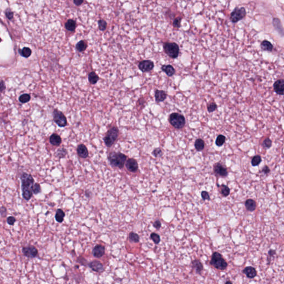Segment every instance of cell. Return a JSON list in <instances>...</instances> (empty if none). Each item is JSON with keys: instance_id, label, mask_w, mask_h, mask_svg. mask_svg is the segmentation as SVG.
I'll list each match as a JSON object with an SVG mask.
<instances>
[{"instance_id": "31", "label": "cell", "mask_w": 284, "mask_h": 284, "mask_svg": "<svg viewBox=\"0 0 284 284\" xmlns=\"http://www.w3.org/2000/svg\"><path fill=\"white\" fill-rule=\"evenodd\" d=\"M205 147V143L204 140L201 139H198L195 142V147L198 151H202Z\"/></svg>"}, {"instance_id": "21", "label": "cell", "mask_w": 284, "mask_h": 284, "mask_svg": "<svg viewBox=\"0 0 284 284\" xmlns=\"http://www.w3.org/2000/svg\"><path fill=\"white\" fill-rule=\"evenodd\" d=\"M161 69L169 77L173 76L175 73L174 68L171 65H163Z\"/></svg>"}, {"instance_id": "46", "label": "cell", "mask_w": 284, "mask_h": 284, "mask_svg": "<svg viewBox=\"0 0 284 284\" xmlns=\"http://www.w3.org/2000/svg\"><path fill=\"white\" fill-rule=\"evenodd\" d=\"M77 262H79L80 264H81V265H87V261L84 259V258H83L82 256H80L78 258H77Z\"/></svg>"}, {"instance_id": "15", "label": "cell", "mask_w": 284, "mask_h": 284, "mask_svg": "<svg viewBox=\"0 0 284 284\" xmlns=\"http://www.w3.org/2000/svg\"><path fill=\"white\" fill-rule=\"evenodd\" d=\"M125 167L128 171L132 173L136 172L138 169V165L136 160L132 158L129 159L125 163Z\"/></svg>"}, {"instance_id": "12", "label": "cell", "mask_w": 284, "mask_h": 284, "mask_svg": "<svg viewBox=\"0 0 284 284\" xmlns=\"http://www.w3.org/2000/svg\"><path fill=\"white\" fill-rule=\"evenodd\" d=\"M214 171L216 175L222 177H225L227 175V169L220 163H216L214 165Z\"/></svg>"}, {"instance_id": "13", "label": "cell", "mask_w": 284, "mask_h": 284, "mask_svg": "<svg viewBox=\"0 0 284 284\" xmlns=\"http://www.w3.org/2000/svg\"><path fill=\"white\" fill-rule=\"evenodd\" d=\"M274 89L278 95H284V79L277 81L274 84Z\"/></svg>"}, {"instance_id": "45", "label": "cell", "mask_w": 284, "mask_h": 284, "mask_svg": "<svg viewBox=\"0 0 284 284\" xmlns=\"http://www.w3.org/2000/svg\"><path fill=\"white\" fill-rule=\"evenodd\" d=\"M5 14H6V16L7 17L8 19H13V13L10 10V9H7L6 12H5Z\"/></svg>"}, {"instance_id": "49", "label": "cell", "mask_w": 284, "mask_h": 284, "mask_svg": "<svg viewBox=\"0 0 284 284\" xmlns=\"http://www.w3.org/2000/svg\"><path fill=\"white\" fill-rule=\"evenodd\" d=\"M1 215L2 217L6 216L7 215V209L4 206H2L1 208Z\"/></svg>"}, {"instance_id": "52", "label": "cell", "mask_w": 284, "mask_h": 284, "mask_svg": "<svg viewBox=\"0 0 284 284\" xmlns=\"http://www.w3.org/2000/svg\"><path fill=\"white\" fill-rule=\"evenodd\" d=\"M83 2V1H78V0H76V1H73V3L75 4L76 6H78L81 5Z\"/></svg>"}, {"instance_id": "14", "label": "cell", "mask_w": 284, "mask_h": 284, "mask_svg": "<svg viewBox=\"0 0 284 284\" xmlns=\"http://www.w3.org/2000/svg\"><path fill=\"white\" fill-rule=\"evenodd\" d=\"M93 255L96 258H101L105 254V247L102 245H97L92 250Z\"/></svg>"}, {"instance_id": "22", "label": "cell", "mask_w": 284, "mask_h": 284, "mask_svg": "<svg viewBox=\"0 0 284 284\" xmlns=\"http://www.w3.org/2000/svg\"><path fill=\"white\" fill-rule=\"evenodd\" d=\"M273 24H274V26L275 27V28L279 32V34L282 36H284V30L283 27L282 26L280 21L278 19L275 18L273 20Z\"/></svg>"}, {"instance_id": "17", "label": "cell", "mask_w": 284, "mask_h": 284, "mask_svg": "<svg viewBox=\"0 0 284 284\" xmlns=\"http://www.w3.org/2000/svg\"><path fill=\"white\" fill-rule=\"evenodd\" d=\"M167 97V93L163 90L157 89L155 91V101L159 103L164 101Z\"/></svg>"}, {"instance_id": "7", "label": "cell", "mask_w": 284, "mask_h": 284, "mask_svg": "<svg viewBox=\"0 0 284 284\" xmlns=\"http://www.w3.org/2000/svg\"><path fill=\"white\" fill-rule=\"evenodd\" d=\"M53 120L60 127H65L67 124V118L64 114L58 110L53 111Z\"/></svg>"}, {"instance_id": "34", "label": "cell", "mask_w": 284, "mask_h": 284, "mask_svg": "<svg viewBox=\"0 0 284 284\" xmlns=\"http://www.w3.org/2000/svg\"><path fill=\"white\" fill-rule=\"evenodd\" d=\"M67 154V151L65 148H60L56 153V155L59 158H62L65 157Z\"/></svg>"}, {"instance_id": "29", "label": "cell", "mask_w": 284, "mask_h": 284, "mask_svg": "<svg viewBox=\"0 0 284 284\" xmlns=\"http://www.w3.org/2000/svg\"><path fill=\"white\" fill-rule=\"evenodd\" d=\"M129 240L131 242L138 243L140 241V237L136 233L134 232H130L129 234Z\"/></svg>"}, {"instance_id": "20", "label": "cell", "mask_w": 284, "mask_h": 284, "mask_svg": "<svg viewBox=\"0 0 284 284\" xmlns=\"http://www.w3.org/2000/svg\"><path fill=\"white\" fill-rule=\"evenodd\" d=\"M49 142L51 144L54 146H59L62 143L61 136L56 133L52 134L49 138Z\"/></svg>"}, {"instance_id": "10", "label": "cell", "mask_w": 284, "mask_h": 284, "mask_svg": "<svg viewBox=\"0 0 284 284\" xmlns=\"http://www.w3.org/2000/svg\"><path fill=\"white\" fill-rule=\"evenodd\" d=\"M154 67V63L151 60H144L140 62L138 64V68L142 72L151 71Z\"/></svg>"}, {"instance_id": "40", "label": "cell", "mask_w": 284, "mask_h": 284, "mask_svg": "<svg viewBox=\"0 0 284 284\" xmlns=\"http://www.w3.org/2000/svg\"><path fill=\"white\" fill-rule=\"evenodd\" d=\"M182 19V18L180 17H177L176 19H175L174 21H173V26L175 28H180L181 26Z\"/></svg>"}, {"instance_id": "11", "label": "cell", "mask_w": 284, "mask_h": 284, "mask_svg": "<svg viewBox=\"0 0 284 284\" xmlns=\"http://www.w3.org/2000/svg\"><path fill=\"white\" fill-rule=\"evenodd\" d=\"M88 266L93 271L97 273H102L104 271V266L98 260H93L88 263Z\"/></svg>"}, {"instance_id": "44", "label": "cell", "mask_w": 284, "mask_h": 284, "mask_svg": "<svg viewBox=\"0 0 284 284\" xmlns=\"http://www.w3.org/2000/svg\"><path fill=\"white\" fill-rule=\"evenodd\" d=\"M7 222L10 225H13L16 222V219L13 216H9L7 219Z\"/></svg>"}, {"instance_id": "9", "label": "cell", "mask_w": 284, "mask_h": 284, "mask_svg": "<svg viewBox=\"0 0 284 284\" xmlns=\"http://www.w3.org/2000/svg\"><path fill=\"white\" fill-rule=\"evenodd\" d=\"M22 251L25 256L31 259L36 258L38 255V250L37 248L32 245L23 247Z\"/></svg>"}, {"instance_id": "8", "label": "cell", "mask_w": 284, "mask_h": 284, "mask_svg": "<svg viewBox=\"0 0 284 284\" xmlns=\"http://www.w3.org/2000/svg\"><path fill=\"white\" fill-rule=\"evenodd\" d=\"M20 178L22 182V189L32 190L34 184V179L32 176L26 173H23Z\"/></svg>"}, {"instance_id": "54", "label": "cell", "mask_w": 284, "mask_h": 284, "mask_svg": "<svg viewBox=\"0 0 284 284\" xmlns=\"http://www.w3.org/2000/svg\"><path fill=\"white\" fill-rule=\"evenodd\" d=\"M225 284H233V283H232V282H231L230 281H227V282L225 283Z\"/></svg>"}, {"instance_id": "1", "label": "cell", "mask_w": 284, "mask_h": 284, "mask_svg": "<svg viewBox=\"0 0 284 284\" xmlns=\"http://www.w3.org/2000/svg\"><path fill=\"white\" fill-rule=\"evenodd\" d=\"M127 156L120 152H111L108 155L110 165L113 167L122 169L124 167Z\"/></svg>"}, {"instance_id": "24", "label": "cell", "mask_w": 284, "mask_h": 284, "mask_svg": "<svg viewBox=\"0 0 284 284\" xmlns=\"http://www.w3.org/2000/svg\"><path fill=\"white\" fill-rule=\"evenodd\" d=\"M245 206L248 211L253 212L256 209V205L255 201L252 199H248L245 202Z\"/></svg>"}, {"instance_id": "3", "label": "cell", "mask_w": 284, "mask_h": 284, "mask_svg": "<svg viewBox=\"0 0 284 284\" xmlns=\"http://www.w3.org/2000/svg\"><path fill=\"white\" fill-rule=\"evenodd\" d=\"M165 53L173 59L177 58L179 53V47L175 42H165L163 44Z\"/></svg>"}, {"instance_id": "51", "label": "cell", "mask_w": 284, "mask_h": 284, "mask_svg": "<svg viewBox=\"0 0 284 284\" xmlns=\"http://www.w3.org/2000/svg\"><path fill=\"white\" fill-rule=\"evenodd\" d=\"M270 170L269 167H268V166H265V167L263 168V169H262V171L263 173H265V174L268 173L270 172Z\"/></svg>"}, {"instance_id": "38", "label": "cell", "mask_w": 284, "mask_h": 284, "mask_svg": "<svg viewBox=\"0 0 284 284\" xmlns=\"http://www.w3.org/2000/svg\"><path fill=\"white\" fill-rule=\"evenodd\" d=\"M32 190L34 194H38L41 192V186L38 183H36L32 186Z\"/></svg>"}, {"instance_id": "30", "label": "cell", "mask_w": 284, "mask_h": 284, "mask_svg": "<svg viewBox=\"0 0 284 284\" xmlns=\"http://www.w3.org/2000/svg\"><path fill=\"white\" fill-rule=\"evenodd\" d=\"M87 45L86 42H84V41H81L76 45V49L79 52H83L87 49Z\"/></svg>"}, {"instance_id": "23", "label": "cell", "mask_w": 284, "mask_h": 284, "mask_svg": "<svg viewBox=\"0 0 284 284\" xmlns=\"http://www.w3.org/2000/svg\"><path fill=\"white\" fill-rule=\"evenodd\" d=\"M65 28L66 30L73 32L75 30L76 27V21L73 19H68V21L65 23Z\"/></svg>"}, {"instance_id": "2", "label": "cell", "mask_w": 284, "mask_h": 284, "mask_svg": "<svg viewBox=\"0 0 284 284\" xmlns=\"http://www.w3.org/2000/svg\"><path fill=\"white\" fill-rule=\"evenodd\" d=\"M210 264L215 269L223 271L227 268V262L224 259L222 255L219 252H214L212 255Z\"/></svg>"}, {"instance_id": "6", "label": "cell", "mask_w": 284, "mask_h": 284, "mask_svg": "<svg viewBox=\"0 0 284 284\" xmlns=\"http://www.w3.org/2000/svg\"><path fill=\"white\" fill-rule=\"evenodd\" d=\"M246 13L245 8H235L230 14V20L233 23L238 22L245 17Z\"/></svg>"}, {"instance_id": "50", "label": "cell", "mask_w": 284, "mask_h": 284, "mask_svg": "<svg viewBox=\"0 0 284 284\" xmlns=\"http://www.w3.org/2000/svg\"><path fill=\"white\" fill-rule=\"evenodd\" d=\"M275 254H276V251L275 250L271 249V250H269V252H268L269 256H268V258H272Z\"/></svg>"}, {"instance_id": "28", "label": "cell", "mask_w": 284, "mask_h": 284, "mask_svg": "<svg viewBox=\"0 0 284 284\" xmlns=\"http://www.w3.org/2000/svg\"><path fill=\"white\" fill-rule=\"evenodd\" d=\"M19 54L25 58L30 57L32 53V51L29 47H24L22 49L19 50Z\"/></svg>"}, {"instance_id": "53", "label": "cell", "mask_w": 284, "mask_h": 284, "mask_svg": "<svg viewBox=\"0 0 284 284\" xmlns=\"http://www.w3.org/2000/svg\"><path fill=\"white\" fill-rule=\"evenodd\" d=\"M5 88H6L5 87V85H4V83L3 81H1V92H2V91H4V89H5Z\"/></svg>"}, {"instance_id": "43", "label": "cell", "mask_w": 284, "mask_h": 284, "mask_svg": "<svg viewBox=\"0 0 284 284\" xmlns=\"http://www.w3.org/2000/svg\"><path fill=\"white\" fill-rule=\"evenodd\" d=\"M153 154L154 155L155 157H161L162 155V152L160 150V148H156L153 152Z\"/></svg>"}, {"instance_id": "33", "label": "cell", "mask_w": 284, "mask_h": 284, "mask_svg": "<svg viewBox=\"0 0 284 284\" xmlns=\"http://www.w3.org/2000/svg\"><path fill=\"white\" fill-rule=\"evenodd\" d=\"M220 190H221V193L224 197H227L230 194V189L227 186H225V185L220 186Z\"/></svg>"}, {"instance_id": "18", "label": "cell", "mask_w": 284, "mask_h": 284, "mask_svg": "<svg viewBox=\"0 0 284 284\" xmlns=\"http://www.w3.org/2000/svg\"><path fill=\"white\" fill-rule=\"evenodd\" d=\"M192 268L193 269L195 270V273L201 275V274L202 271L203 270L204 267L203 264L201 262V261L198 259H195L192 262Z\"/></svg>"}, {"instance_id": "32", "label": "cell", "mask_w": 284, "mask_h": 284, "mask_svg": "<svg viewBox=\"0 0 284 284\" xmlns=\"http://www.w3.org/2000/svg\"><path fill=\"white\" fill-rule=\"evenodd\" d=\"M31 99L30 95L28 94H23V95H20L19 97V102L22 103H26L27 102H28Z\"/></svg>"}, {"instance_id": "42", "label": "cell", "mask_w": 284, "mask_h": 284, "mask_svg": "<svg viewBox=\"0 0 284 284\" xmlns=\"http://www.w3.org/2000/svg\"><path fill=\"white\" fill-rule=\"evenodd\" d=\"M271 144H272L271 140H270L269 138H266V139H265L264 141L263 142L262 145H263L265 148H269L271 147Z\"/></svg>"}, {"instance_id": "25", "label": "cell", "mask_w": 284, "mask_h": 284, "mask_svg": "<svg viewBox=\"0 0 284 284\" xmlns=\"http://www.w3.org/2000/svg\"><path fill=\"white\" fill-rule=\"evenodd\" d=\"M261 48L264 51H271L274 48V46L271 42L267 40H264L261 43Z\"/></svg>"}, {"instance_id": "27", "label": "cell", "mask_w": 284, "mask_h": 284, "mask_svg": "<svg viewBox=\"0 0 284 284\" xmlns=\"http://www.w3.org/2000/svg\"><path fill=\"white\" fill-rule=\"evenodd\" d=\"M99 78L98 76L95 73V72H91L89 73L88 75V80L89 82L92 84H95L97 83V82L98 81Z\"/></svg>"}, {"instance_id": "5", "label": "cell", "mask_w": 284, "mask_h": 284, "mask_svg": "<svg viewBox=\"0 0 284 284\" xmlns=\"http://www.w3.org/2000/svg\"><path fill=\"white\" fill-rule=\"evenodd\" d=\"M119 134V130L116 127H113L107 133L104 138V142L107 147H110L117 140Z\"/></svg>"}, {"instance_id": "35", "label": "cell", "mask_w": 284, "mask_h": 284, "mask_svg": "<svg viewBox=\"0 0 284 284\" xmlns=\"http://www.w3.org/2000/svg\"><path fill=\"white\" fill-rule=\"evenodd\" d=\"M225 136H224L223 135H219L217 137L215 143L217 146H222L224 143H225Z\"/></svg>"}, {"instance_id": "26", "label": "cell", "mask_w": 284, "mask_h": 284, "mask_svg": "<svg viewBox=\"0 0 284 284\" xmlns=\"http://www.w3.org/2000/svg\"><path fill=\"white\" fill-rule=\"evenodd\" d=\"M65 216V213L62 209H57L56 214V215H55V219L56 220L57 222H58L60 223H62L63 220H64Z\"/></svg>"}, {"instance_id": "48", "label": "cell", "mask_w": 284, "mask_h": 284, "mask_svg": "<svg viewBox=\"0 0 284 284\" xmlns=\"http://www.w3.org/2000/svg\"><path fill=\"white\" fill-rule=\"evenodd\" d=\"M161 226H162V224L159 220H156L153 224V227L157 229H159L161 227Z\"/></svg>"}, {"instance_id": "41", "label": "cell", "mask_w": 284, "mask_h": 284, "mask_svg": "<svg viewBox=\"0 0 284 284\" xmlns=\"http://www.w3.org/2000/svg\"><path fill=\"white\" fill-rule=\"evenodd\" d=\"M216 108H217V105L216 103L214 102L210 103L207 107V109L209 113L213 112L216 110Z\"/></svg>"}, {"instance_id": "16", "label": "cell", "mask_w": 284, "mask_h": 284, "mask_svg": "<svg viewBox=\"0 0 284 284\" xmlns=\"http://www.w3.org/2000/svg\"><path fill=\"white\" fill-rule=\"evenodd\" d=\"M242 273L245 274L246 277L250 279H253L257 275V271L254 267L247 266L242 270Z\"/></svg>"}, {"instance_id": "4", "label": "cell", "mask_w": 284, "mask_h": 284, "mask_svg": "<svg viewBox=\"0 0 284 284\" xmlns=\"http://www.w3.org/2000/svg\"><path fill=\"white\" fill-rule=\"evenodd\" d=\"M169 121L171 125L176 129H182L186 124V119L184 117L178 113L171 114L169 117Z\"/></svg>"}, {"instance_id": "47", "label": "cell", "mask_w": 284, "mask_h": 284, "mask_svg": "<svg viewBox=\"0 0 284 284\" xmlns=\"http://www.w3.org/2000/svg\"><path fill=\"white\" fill-rule=\"evenodd\" d=\"M201 197L204 200H210V198L209 197L208 193L206 192V191H203L201 192Z\"/></svg>"}, {"instance_id": "36", "label": "cell", "mask_w": 284, "mask_h": 284, "mask_svg": "<svg viewBox=\"0 0 284 284\" xmlns=\"http://www.w3.org/2000/svg\"><path fill=\"white\" fill-rule=\"evenodd\" d=\"M151 239H152L154 243L157 245L160 242V236L155 233H152L151 234Z\"/></svg>"}, {"instance_id": "19", "label": "cell", "mask_w": 284, "mask_h": 284, "mask_svg": "<svg viewBox=\"0 0 284 284\" xmlns=\"http://www.w3.org/2000/svg\"><path fill=\"white\" fill-rule=\"evenodd\" d=\"M77 153L80 157L86 158L88 156V151L86 146L83 144H80L77 147Z\"/></svg>"}, {"instance_id": "37", "label": "cell", "mask_w": 284, "mask_h": 284, "mask_svg": "<svg viewBox=\"0 0 284 284\" xmlns=\"http://www.w3.org/2000/svg\"><path fill=\"white\" fill-rule=\"evenodd\" d=\"M262 162L261 157L259 155H256L251 160V164L253 166H257Z\"/></svg>"}, {"instance_id": "39", "label": "cell", "mask_w": 284, "mask_h": 284, "mask_svg": "<svg viewBox=\"0 0 284 284\" xmlns=\"http://www.w3.org/2000/svg\"><path fill=\"white\" fill-rule=\"evenodd\" d=\"M98 24L99 28L100 30L104 31L106 29L107 23L106 21H105L103 19L99 20Z\"/></svg>"}]
</instances>
